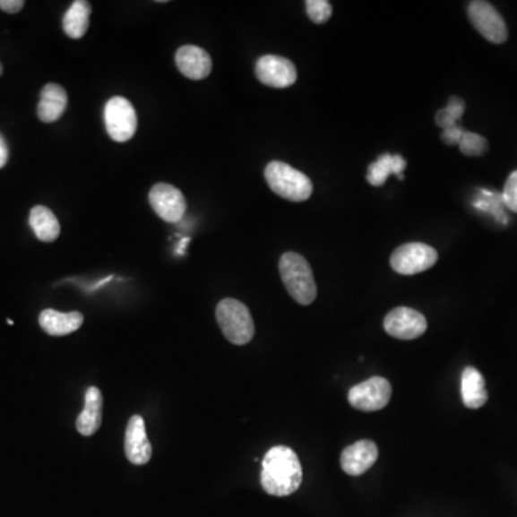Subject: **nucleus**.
<instances>
[{
    "label": "nucleus",
    "mask_w": 517,
    "mask_h": 517,
    "mask_svg": "<svg viewBox=\"0 0 517 517\" xmlns=\"http://www.w3.org/2000/svg\"><path fill=\"white\" fill-rule=\"evenodd\" d=\"M407 167V161L402 156H391V154H383L378 157L375 163L369 164L368 173H366V181L374 187H380L387 181L390 174H397L400 180H404L402 171Z\"/></svg>",
    "instance_id": "nucleus-19"
},
{
    "label": "nucleus",
    "mask_w": 517,
    "mask_h": 517,
    "mask_svg": "<svg viewBox=\"0 0 517 517\" xmlns=\"http://www.w3.org/2000/svg\"><path fill=\"white\" fill-rule=\"evenodd\" d=\"M216 319L228 342L246 345L254 338V318L250 315L246 305L239 300L232 297L221 300L216 307Z\"/></svg>",
    "instance_id": "nucleus-4"
},
{
    "label": "nucleus",
    "mask_w": 517,
    "mask_h": 517,
    "mask_svg": "<svg viewBox=\"0 0 517 517\" xmlns=\"http://www.w3.org/2000/svg\"><path fill=\"white\" fill-rule=\"evenodd\" d=\"M502 202L510 211L517 213V170L510 174L506 180V185L503 188Z\"/></svg>",
    "instance_id": "nucleus-25"
},
{
    "label": "nucleus",
    "mask_w": 517,
    "mask_h": 517,
    "mask_svg": "<svg viewBox=\"0 0 517 517\" xmlns=\"http://www.w3.org/2000/svg\"><path fill=\"white\" fill-rule=\"evenodd\" d=\"M149 202L152 211H156L159 219L167 223H178L185 218V195L174 185L167 183H159L150 190Z\"/></svg>",
    "instance_id": "nucleus-10"
},
{
    "label": "nucleus",
    "mask_w": 517,
    "mask_h": 517,
    "mask_svg": "<svg viewBox=\"0 0 517 517\" xmlns=\"http://www.w3.org/2000/svg\"><path fill=\"white\" fill-rule=\"evenodd\" d=\"M467 15L471 25L486 40L497 45L506 42L509 37L506 22L492 4L483 0L471 2L467 9Z\"/></svg>",
    "instance_id": "nucleus-7"
},
{
    "label": "nucleus",
    "mask_w": 517,
    "mask_h": 517,
    "mask_svg": "<svg viewBox=\"0 0 517 517\" xmlns=\"http://www.w3.org/2000/svg\"><path fill=\"white\" fill-rule=\"evenodd\" d=\"M279 271L286 290L299 305H311L316 299L315 278L311 266L304 256L295 252L282 254L279 262Z\"/></svg>",
    "instance_id": "nucleus-2"
},
{
    "label": "nucleus",
    "mask_w": 517,
    "mask_h": 517,
    "mask_svg": "<svg viewBox=\"0 0 517 517\" xmlns=\"http://www.w3.org/2000/svg\"><path fill=\"white\" fill-rule=\"evenodd\" d=\"M392 394L390 381L383 376H373L355 385L348 394V401L359 411H378L387 407Z\"/></svg>",
    "instance_id": "nucleus-8"
},
{
    "label": "nucleus",
    "mask_w": 517,
    "mask_h": 517,
    "mask_svg": "<svg viewBox=\"0 0 517 517\" xmlns=\"http://www.w3.org/2000/svg\"><path fill=\"white\" fill-rule=\"evenodd\" d=\"M306 13L312 22L323 25L332 16V4L328 0H307Z\"/></svg>",
    "instance_id": "nucleus-24"
},
{
    "label": "nucleus",
    "mask_w": 517,
    "mask_h": 517,
    "mask_svg": "<svg viewBox=\"0 0 517 517\" xmlns=\"http://www.w3.org/2000/svg\"><path fill=\"white\" fill-rule=\"evenodd\" d=\"M104 121L109 137L116 142H127L137 131V113L127 98L114 97L107 102Z\"/></svg>",
    "instance_id": "nucleus-5"
},
{
    "label": "nucleus",
    "mask_w": 517,
    "mask_h": 517,
    "mask_svg": "<svg viewBox=\"0 0 517 517\" xmlns=\"http://www.w3.org/2000/svg\"><path fill=\"white\" fill-rule=\"evenodd\" d=\"M30 225L38 239L51 243L58 239L61 233L58 219L51 209L45 206H35L30 214Z\"/></svg>",
    "instance_id": "nucleus-20"
},
{
    "label": "nucleus",
    "mask_w": 517,
    "mask_h": 517,
    "mask_svg": "<svg viewBox=\"0 0 517 517\" xmlns=\"http://www.w3.org/2000/svg\"><path fill=\"white\" fill-rule=\"evenodd\" d=\"M264 178L271 192L289 202H306L314 193L311 178L282 161L269 163L264 170Z\"/></svg>",
    "instance_id": "nucleus-3"
},
{
    "label": "nucleus",
    "mask_w": 517,
    "mask_h": 517,
    "mask_svg": "<svg viewBox=\"0 0 517 517\" xmlns=\"http://www.w3.org/2000/svg\"><path fill=\"white\" fill-rule=\"evenodd\" d=\"M25 6L23 0H0V9L8 13H18Z\"/></svg>",
    "instance_id": "nucleus-27"
},
{
    "label": "nucleus",
    "mask_w": 517,
    "mask_h": 517,
    "mask_svg": "<svg viewBox=\"0 0 517 517\" xmlns=\"http://www.w3.org/2000/svg\"><path fill=\"white\" fill-rule=\"evenodd\" d=\"M438 261L437 250L424 243H407L391 254V268L400 275H417L433 268Z\"/></svg>",
    "instance_id": "nucleus-6"
},
{
    "label": "nucleus",
    "mask_w": 517,
    "mask_h": 517,
    "mask_svg": "<svg viewBox=\"0 0 517 517\" xmlns=\"http://www.w3.org/2000/svg\"><path fill=\"white\" fill-rule=\"evenodd\" d=\"M261 483L264 492L276 497L292 495L302 483V466L297 452L286 445H276L264 454Z\"/></svg>",
    "instance_id": "nucleus-1"
},
{
    "label": "nucleus",
    "mask_w": 517,
    "mask_h": 517,
    "mask_svg": "<svg viewBox=\"0 0 517 517\" xmlns=\"http://www.w3.org/2000/svg\"><path fill=\"white\" fill-rule=\"evenodd\" d=\"M124 452L130 463L142 466L151 460V444L147 437L144 418L142 416H133L128 421L125 438H124Z\"/></svg>",
    "instance_id": "nucleus-12"
},
{
    "label": "nucleus",
    "mask_w": 517,
    "mask_h": 517,
    "mask_svg": "<svg viewBox=\"0 0 517 517\" xmlns=\"http://www.w3.org/2000/svg\"><path fill=\"white\" fill-rule=\"evenodd\" d=\"M9 147L8 142L4 140V135L0 134V168H4L8 163Z\"/></svg>",
    "instance_id": "nucleus-28"
},
{
    "label": "nucleus",
    "mask_w": 517,
    "mask_h": 517,
    "mask_svg": "<svg viewBox=\"0 0 517 517\" xmlns=\"http://www.w3.org/2000/svg\"><path fill=\"white\" fill-rule=\"evenodd\" d=\"M176 65L188 80L200 81L211 75L213 62L202 47L185 45L176 54Z\"/></svg>",
    "instance_id": "nucleus-13"
},
{
    "label": "nucleus",
    "mask_w": 517,
    "mask_h": 517,
    "mask_svg": "<svg viewBox=\"0 0 517 517\" xmlns=\"http://www.w3.org/2000/svg\"><path fill=\"white\" fill-rule=\"evenodd\" d=\"M2 73H4V68H2V64H0V75H2Z\"/></svg>",
    "instance_id": "nucleus-29"
},
{
    "label": "nucleus",
    "mask_w": 517,
    "mask_h": 517,
    "mask_svg": "<svg viewBox=\"0 0 517 517\" xmlns=\"http://www.w3.org/2000/svg\"><path fill=\"white\" fill-rule=\"evenodd\" d=\"M460 151L463 152L467 157H480L486 154L488 150V142L485 137L470 133V131H464L463 138L459 144Z\"/></svg>",
    "instance_id": "nucleus-23"
},
{
    "label": "nucleus",
    "mask_w": 517,
    "mask_h": 517,
    "mask_svg": "<svg viewBox=\"0 0 517 517\" xmlns=\"http://www.w3.org/2000/svg\"><path fill=\"white\" fill-rule=\"evenodd\" d=\"M378 459V447L369 440H361L342 452L340 467L349 476H361L368 471Z\"/></svg>",
    "instance_id": "nucleus-14"
},
{
    "label": "nucleus",
    "mask_w": 517,
    "mask_h": 517,
    "mask_svg": "<svg viewBox=\"0 0 517 517\" xmlns=\"http://www.w3.org/2000/svg\"><path fill=\"white\" fill-rule=\"evenodd\" d=\"M257 80L263 85L271 88H288L297 82V68L292 61L279 55H263L257 59L256 68Z\"/></svg>",
    "instance_id": "nucleus-11"
},
{
    "label": "nucleus",
    "mask_w": 517,
    "mask_h": 517,
    "mask_svg": "<svg viewBox=\"0 0 517 517\" xmlns=\"http://www.w3.org/2000/svg\"><path fill=\"white\" fill-rule=\"evenodd\" d=\"M82 323L83 315L81 312L64 314L55 309H45L39 315L40 328L52 337H65L80 330Z\"/></svg>",
    "instance_id": "nucleus-16"
},
{
    "label": "nucleus",
    "mask_w": 517,
    "mask_h": 517,
    "mask_svg": "<svg viewBox=\"0 0 517 517\" xmlns=\"http://www.w3.org/2000/svg\"><path fill=\"white\" fill-rule=\"evenodd\" d=\"M463 134V128L456 125V127L447 128V130L443 131L442 140L447 145H459Z\"/></svg>",
    "instance_id": "nucleus-26"
},
{
    "label": "nucleus",
    "mask_w": 517,
    "mask_h": 517,
    "mask_svg": "<svg viewBox=\"0 0 517 517\" xmlns=\"http://www.w3.org/2000/svg\"><path fill=\"white\" fill-rule=\"evenodd\" d=\"M464 109H466V102L461 98H450L447 107L440 109L435 114L437 127L443 128V131L447 130V128L456 127V125H459L460 118L463 116Z\"/></svg>",
    "instance_id": "nucleus-22"
},
{
    "label": "nucleus",
    "mask_w": 517,
    "mask_h": 517,
    "mask_svg": "<svg viewBox=\"0 0 517 517\" xmlns=\"http://www.w3.org/2000/svg\"><path fill=\"white\" fill-rule=\"evenodd\" d=\"M383 328L388 335L397 340H416L427 331V319L411 307H395L383 319Z\"/></svg>",
    "instance_id": "nucleus-9"
},
{
    "label": "nucleus",
    "mask_w": 517,
    "mask_h": 517,
    "mask_svg": "<svg viewBox=\"0 0 517 517\" xmlns=\"http://www.w3.org/2000/svg\"><path fill=\"white\" fill-rule=\"evenodd\" d=\"M90 12L92 8L87 0H76L66 11L64 16V32L71 39H81L87 33Z\"/></svg>",
    "instance_id": "nucleus-21"
},
{
    "label": "nucleus",
    "mask_w": 517,
    "mask_h": 517,
    "mask_svg": "<svg viewBox=\"0 0 517 517\" xmlns=\"http://www.w3.org/2000/svg\"><path fill=\"white\" fill-rule=\"evenodd\" d=\"M68 107V94L58 83H47L40 90L38 116L42 123H55L65 113Z\"/></svg>",
    "instance_id": "nucleus-15"
},
{
    "label": "nucleus",
    "mask_w": 517,
    "mask_h": 517,
    "mask_svg": "<svg viewBox=\"0 0 517 517\" xmlns=\"http://www.w3.org/2000/svg\"><path fill=\"white\" fill-rule=\"evenodd\" d=\"M102 394L97 387H90L85 392V405L76 418V430L85 437L94 435L102 423Z\"/></svg>",
    "instance_id": "nucleus-17"
},
{
    "label": "nucleus",
    "mask_w": 517,
    "mask_h": 517,
    "mask_svg": "<svg viewBox=\"0 0 517 517\" xmlns=\"http://www.w3.org/2000/svg\"><path fill=\"white\" fill-rule=\"evenodd\" d=\"M461 398L470 409H480L487 402L485 378L473 366H467L461 374Z\"/></svg>",
    "instance_id": "nucleus-18"
}]
</instances>
